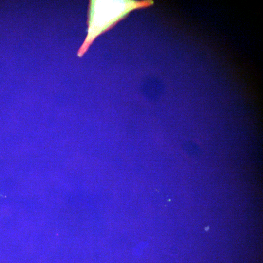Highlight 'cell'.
Here are the masks:
<instances>
[{
    "instance_id": "6da1fadb",
    "label": "cell",
    "mask_w": 263,
    "mask_h": 263,
    "mask_svg": "<svg viewBox=\"0 0 263 263\" xmlns=\"http://www.w3.org/2000/svg\"><path fill=\"white\" fill-rule=\"evenodd\" d=\"M153 0H90L88 13L87 37L77 55L81 57L94 39L115 25L131 11L150 6Z\"/></svg>"
}]
</instances>
